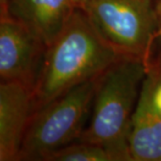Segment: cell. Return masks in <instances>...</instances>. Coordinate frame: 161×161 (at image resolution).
Here are the masks:
<instances>
[{
    "mask_svg": "<svg viewBox=\"0 0 161 161\" xmlns=\"http://www.w3.org/2000/svg\"><path fill=\"white\" fill-rule=\"evenodd\" d=\"M102 75L73 87L35 111L18 160L46 161L50 154L80 139L88 125Z\"/></svg>",
    "mask_w": 161,
    "mask_h": 161,
    "instance_id": "obj_3",
    "label": "cell"
},
{
    "mask_svg": "<svg viewBox=\"0 0 161 161\" xmlns=\"http://www.w3.org/2000/svg\"><path fill=\"white\" fill-rule=\"evenodd\" d=\"M147 68L144 60L125 57L103 73L88 125L78 141L102 146L112 161H132L131 120Z\"/></svg>",
    "mask_w": 161,
    "mask_h": 161,
    "instance_id": "obj_2",
    "label": "cell"
},
{
    "mask_svg": "<svg viewBox=\"0 0 161 161\" xmlns=\"http://www.w3.org/2000/svg\"><path fill=\"white\" fill-rule=\"evenodd\" d=\"M47 46L20 22L0 17V79L16 80L34 89L44 62Z\"/></svg>",
    "mask_w": 161,
    "mask_h": 161,
    "instance_id": "obj_5",
    "label": "cell"
},
{
    "mask_svg": "<svg viewBox=\"0 0 161 161\" xmlns=\"http://www.w3.org/2000/svg\"><path fill=\"white\" fill-rule=\"evenodd\" d=\"M35 113L34 89L21 82L0 84V161L18 160Z\"/></svg>",
    "mask_w": 161,
    "mask_h": 161,
    "instance_id": "obj_6",
    "label": "cell"
},
{
    "mask_svg": "<svg viewBox=\"0 0 161 161\" xmlns=\"http://www.w3.org/2000/svg\"><path fill=\"white\" fill-rule=\"evenodd\" d=\"M75 1L76 2V4L79 5V8H84L86 6V4L88 2H90L91 0H75Z\"/></svg>",
    "mask_w": 161,
    "mask_h": 161,
    "instance_id": "obj_13",
    "label": "cell"
},
{
    "mask_svg": "<svg viewBox=\"0 0 161 161\" xmlns=\"http://www.w3.org/2000/svg\"><path fill=\"white\" fill-rule=\"evenodd\" d=\"M155 5H156L157 19H158V31H157L156 43H158V42L161 41V0H155Z\"/></svg>",
    "mask_w": 161,
    "mask_h": 161,
    "instance_id": "obj_11",
    "label": "cell"
},
{
    "mask_svg": "<svg viewBox=\"0 0 161 161\" xmlns=\"http://www.w3.org/2000/svg\"><path fill=\"white\" fill-rule=\"evenodd\" d=\"M83 9L109 46L150 65L158 31L155 0H91Z\"/></svg>",
    "mask_w": 161,
    "mask_h": 161,
    "instance_id": "obj_4",
    "label": "cell"
},
{
    "mask_svg": "<svg viewBox=\"0 0 161 161\" xmlns=\"http://www.w3.org/2000/svg\"><path fill=\"white\" fill-rule=\"evenodd\" d=\"M150 65H152V64H150ZM154 67H155V66H154ZM155 68L158 70V72H159V79H158V80H157L155 89H154L153 102H154V105L156 106V108L161 112V72L159 71V69L157 68V67H155Z\"/></svg>",
    "mask_w": 161,
    "mask_h": 161,
    "instance_id": "obj_10",
    "label": "cell"
},
{
    "mask_svg": "<svg viewBox=\"0 0 161 161\" xmlns=\"http://www.w3.org/2000/svg\"><path fill=\"white\" fill-rule=\"evenodd\" d=\"M8 1L9 0H0V6H1L0 8H1V11L5 8V6H6V4H8Z\"/></svg>",
    "mask_w": 161,
    "mask_h": 161,
    "instance_id": "obj_14",
    "label": "cell"
},
{
    "mask_svg": "<svg viewBox=\"0 0 161 161\" xmlns=\"http://www.w3.org/2000/svg\"><path fill=\"white\" fill-rule=\"evenodd\" d=\"M159 72L149 65L131 120L129 151L132 161H161V112L153 102Z\"/></svg>",
    "mask_w": 161,
    "mask_h": 161,
    "instance_id": "obj_7",
    "label": "cell"
},
{
    "mask_svg": "<svg viewBox=\"0 0 161 161\" xmlns=\"http://www.w3.org/2000/svg\"><path fill=\"white\" fill-rule=\"evenodd\" d=\"M78 8L75 0H9L1 15L20 22L48 47Z\"/></svg>",
    "mask_w": 161,
    "mask_h": 161,
    "instance_id": "obj_8",
    "label": "cell"
},
{
    "mask_svg": "<svg viewBox=\"0 0 161 161\" xmlns=\"http://www.w3.org/2000/svg\"><path fill=\"white\" fill-rule=\"evenodd\" d=\"M124 56L99 37L83 8H78L47 47L34 87L35 111L73 87L102 75Z\"/></svg>",
    "mask_w": 161,
    "mask_h": 161,
    "instance_id": "obj_1",
    "label": "cell"
},
{
    "mask_svg": "<svg viewBox=\"0 0 161 161\" xmlns=\"http://www.w3.org/2000/svg\"><path fill=\"white\" fill-rule=\"evenodd\" d=\"M46 161H112V158L102 146L75 141L50 154Z\"/></svg>",
    "mask_w": 161,
    "mask_h": 161,
    "instance_id": "obj_9",
    "label": "cell"
},
{
    "mask_svg": "<svg viewBox=\"0 0 161 161\" xmlns=\"http://www.w3.org/2000/svg\"><path fill=\"white\" fill-rule=\"evenodd\" d=\"M157 44V43H156ZM158 44L160 45L159 47V51L156 54L154 53L153 54V58H152V61H151V63L153 64V65H155L157 68L159 69V71L161 72V41L158 42Z\"/></svg>",
    "mask_w": 161,
    "mask_h": 161,
    "instance_id": "obj_12",
    "label": "cell"
}]
</instances>
